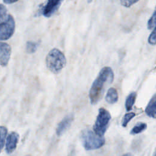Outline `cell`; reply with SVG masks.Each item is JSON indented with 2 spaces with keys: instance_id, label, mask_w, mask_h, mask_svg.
Returning a JSON list of instances; mask_svg holds the SVG:
<instances>
[{
  "instance_id": "cell-1",
  "label": "cell",
  "mask_w": 156,
  "mask_h": 156,
  "mask_svg": "<svg viewBox=\"0 0 156 156\" xmlns=\"http://www.w3.org/2000/svg\"><path fill=\"white\" fill-rule=\"evenodd\" d=\"M114 73L109 66L102 68L94 80L89 92V98L92 105L97 104L103 96L106 88L113 81Z\"/></svg>"
},
{
  "instance_id": "cell-2",
  "label": "cell",
  "mask_w": 156,
  "mask_h": 156,
  "mask_svg": "<svg viewBox=\"0 0 156 156\" xmlns=\"http://www.w3.org/2000/svg\"><path fill=\"white\" fill-rule=\"evenodd\" d=\"M15 22L13 17L8 14L7 9L3 4H1L0 9V39L7 40L14 34Z\"/></svg>"
},
{
  "instance_id": "cell-3",
  "label": "cell",
  "mask_w": 156,
  "mask_h": 156,
  "mask_svg": "<svg viewBox=\"0 0 156 156\" xmlns=\"http://www.w3.org/2000/svg\"><path fill=\"white\" fill-rule=\"evenodd\" d=\"M66 57L64 54L58 49H52L46 55V66L54 74L60 73L66 66Z\"/></svg>"
},
{
  "instance_id": "cell-4",
  "label": "cell",
  "mask_w": 156,
  "mask_h": 156,
  "mask_svg": "<svg viewBox=\"0 0 156 156\" xmlns=\"http://www.w3.org/2000/svg\"><path fill=\"white\" fill-rule=\"evenodd\" d=\"M80 140L83 146L88 151L99 149L105 143L104 136H100L94 131L89 129L85 130L82 132Z\"/></svg>"
},
{
  "instance_id": "cell-5",
  "label": "cell",
  "mask_w": 156,
  "mask_h": 156,
  "mask_svg": "<svg viewBox=\"0 0 156 156\" xmlns=\"http://www.w3.org/2000/svg\"><path fill=\"white\" fill-rule=\"evenodd\" d=\"M110 119L111 115L109 112L105 108H100L93 126V131L98 135L104 136Z\"/></svg>"
},
{
  "instance_id": "cell-6",
  "label": "cell",
  "mask_w": 156,
  "mask_h": 156,
  "mask_svg": "<svg viewBox=\"0 0 156 156\" xmlns=\"http://www.w3.org/2000/svg\"><path fill=\"white\" fill-rule=\"evenodd\" d=\"M63 0H48L41 9L42 15L49 18L52 16L58 9Z\"/></svg>"
},
{
  "instance_id": "cell-7",
  "label": "cell",
  "mask_w": 156,
  "mask_h": 156,
  "mask_svg": "<svg viewBox=\"0 0 156 156\" xmlns=\"http://www.w3.org/2000/svg\"><path fill=\"white\" fill-rule=\"evenodd\" d=\"M12 49L7 43L1 42L0 46V63L2 66H5L10 60Z\"/></svg>"
},
{
  "instance_id": "cell-8",
  "label": "cell",
  "mask_w": 156,
  "mask_h": 156,
  "mask_svg": "<svg viewBox=\"0 0 156 156\" xmlns=\"http://www.w3.org/2000/svg\"><path fill=\"white\" fill-rule=\"evenodd\" d=\"M19 140V134L15 132H12L9 134L5 143V151L7 154L12 153L16 148Z\"/></svg>"
},
{
  "instance_id": "cell-9",
  "label": "cell",
  "mask_w": 156,
  "mask_h": 156,
  "mask_svg": "<svg viewBox=\"0 0 156 156\" xmlns=\"http://www.w3.org/2000/svg\"><path fill=\"white\" fill-rule=\"evenodd\" d=\"M74 120V115H69L65 117L58 124L56 129V133L58 136L62 135L64 132H65L67 129L71 125L72 122Z\"/></svg>"
},
{
  "instance_id": "cell-10",
  "label": "cell",
  "mask_w": 156,
  "mask_h": 156,
  "mask_svg": "<svg viewBox=\"0 0 156 156\" xmlns=\"http://www.w3.org/2000/svg\"><path fill=\"white\" fill-rule=\"evenodd\" d=\"M145 113L151 117L156 119V94H155L150 99L146 108Z\"/></svg>"
},
{
  "instance_id": "cell-11",
  "label": "cell",
  "mask_w": 156,
  "mask_h": 156,
  "mask_svg": "<svg viewBox=\"0 0 156 156\" xmlns=\"http://www.w3.org/2000/svg\"><path fill=\"white\" fill-rule=\"evenodd\" d=\"M106 101L110 104L116 103L118 100V93L116 88H110L107 93L105 96Z\"/></svg>"
},
{
  "instance_id": "cell-12",
  "label": "cell",
  "mask_w": 156,
  "mask_h": 156,
  "mask_svg": "<svg viewBox=\"0 0 156 156\" xmlns=\"http://www.w3.org/2000/svg\"><path fill=\"white\" fill-rule=\"evenodd\" d=\"M136 98V93L135 92H132L128 95L125 102V107L127 111L129 112L132 110V107L135 104Z\"/></svg>"
},
{
  "instance_id": "cell-13",
  "label": "cell",
  "mask_w": 156,
  "mask_h": 156,
  "mask_svg": "<svg viewBox=\"0 0 156 156\" xmlns=\"http://www.w3.org/2000/svg\"><path fill=\"white\" fill-rule=\"evenodd\" d=\"M147 128V124L144 122H138L131 130L130 133L131 135H136L141 133Z\"/></svg>"
},
{
  "instance_id": "cell-14",
  "label": "cell",
  "mask_w": 156,
  "mask_h": 156,
  "mask_svg": "<svg viewBox=\"0 0 156 156\" xmlns=\"http://www.w3.org/2000/svg\"><path fill=\"white\" fill-rule=\"evenodd\" d=\"M39 45H40L39 41H27L26 46V52L29 54H32L35 52L37 51Z\"/></svg>"
},
{
  "instance_id": "cell-15",
  "label": "cell",
  "mask_w": 156,
  "mask_h": 156,
  "mask_svg": "<svg viewBox=\"0 0 156 156\" xmlns=\"http://www.w3.org/2000/svg\"><path fill=\"white\" fill-rule=\"evenodd\" d=\"M147 27L149 30L154 29L156 27V7L152 16L150 17L147 21Z\"/></svg>"
},
{
  "instance_id": "cell-16",
  "label": "cell",
  "mask_w": 156,
  "mask_h": 156,
  "mask_svg": "<svg viewBox=\"0 0 156 156\" xmlns=\"http://www.w3.org/2000/svg\"><path fill=\"white\" fill-rule=\"evenodd\" d=\"M0 133H1V149H3L4 146L5 145V138L7 134V129L5 127L1 126L0 127Z\"/></svg>"
},
{
  "instance_id": "cell-17",
  "label": "cell",
  "mask_w": 156,
  "mask_h": 156,
  "mask_svg": "<svg viewBox=\"0 0 156 156\" xmlns=\"http://www.w3.org/2000/svg\"><path fill=\"white\" fill-rule=\"evenodd\" d=\"M135 116V113H133V112H130V113H126L123 118H122V122H121V124H122V126L125 127L127 126V124L129 123V122Z\"/></svg>"
},
{
  "instance_id": "cell-18",
  "label": "cell",
  "mask_w": 156,
  "mask_h": 156,
  "mask_svg": "<svg viewBox=\"0 0 156 156\" xmlns=\"http://www.w3.org/2000/svg\"><path fill=\"white\" fill-rule=\"evenodd\" d=\"M148 43L151 45L156 44V27L154 29L149 37H148Z\"/></svg>"
},
{
  "instance_id": "cell-19",
  "label": "cell",
  "mask_w": 156,
  "mask_h": 156,
  "mask_svg": "<svg viewBox=\"0 0 156 156\" xmlns=\"http://www.w3.org/2000/svg\"><path fill=\"white\" fill-rule=\"evenodd\" d=\"M138 1H139V0H120V3L125 7H130Z\"/></svg>"
},
{
  "instance_id": "cell-20",
  "label": "cell",
  "mask_w": 156,
  "mask_h": 156,
  "mask_svg": "<svg viewBox=\"0 0 156 156\" xmlns=\"http://www.w3.org/2000/svg\"><path fill=\"white\" fill-rule=\"evenodd\" d=\"M18 0H3V2L5 4H13L14 2H16V1H18Z\"/></svg>"
},
{
  "instance_id": "cell-21",
  "label": "cell",
  "mask_w": 156,
  "mask_h": 156,
  "mask_svg": "<svg viewBox=\"0 0 156 156\" xmlns=\"http://www.w3.org/2000/svg\"><path fill=\"white\" fill-rule=\"evenodd\" d=\"M122 156H133V155L130 153H127V154H125L122 155Z\"/></svg>"
},
{
  "instance_id": "cell-22",
  "label": "cell",
  "mask_w": 156,
  "mask_h": 156,
  "mask_svg": "<svg viewBox=\"0 0 156 156\" xmlns=\"http://www.w3.org/2000/svg\"><path fill=\"white\" fill-rule=\"evenodd\" d=\"M153 156H156V148H155V150L154 152V154H153Z\"/></svg>"
}]
</instances>
